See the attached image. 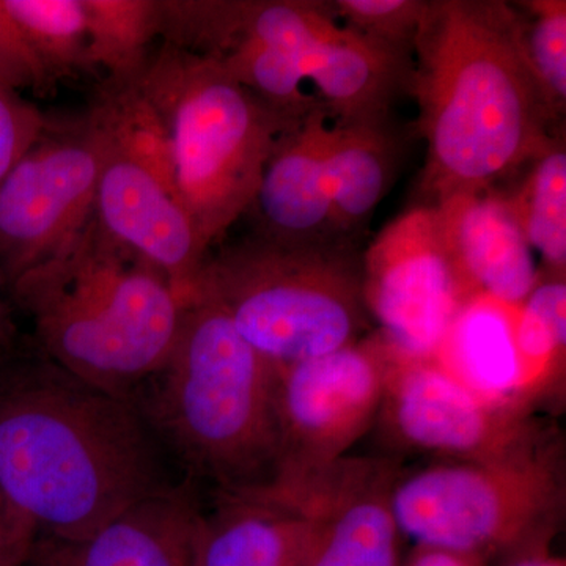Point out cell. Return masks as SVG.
<instances>
[{
	"instance_id": "17",
	"label": "cell",
	"mask_w": 566,
	"mask_h": 566,
	"mask_svg": "<svg viewBox=\"0 0 566 566\" xmlns=\"http://www.w3.org/2000/svg\"><path fill=\"white\" fill-rule=\"evenodd\" d=\"M205 505L189 480L153 494L77 545L76 566H200Z\"/></svg>"
},
{
	"instance_id": "11",
	"label": "cell",
	"mask_w": 566,
	"mask_h": 566,
	"mask_svg": "<svg viewBox=\"0 0 566 566\" xmlns=\"http://www.w3.org/2000/svg\"><path fill=\"white\" fill-rule=\"evenodd\" d=\"M378 422L394 446L439 461L502 455L545 428L534 416L490 403L434 359L395 352Z\"/></svg>"
},
{
	"instance_id": "23",
	"label": "cell",
	"mask_w": 566,
	"mask_h": 566,
	"mask_svg": "<svg viewBox=\"0 0 566 566\" xmlns=\"http://www.w3.org/2000/svg\"><path fill=\"white\" fill-rule=\"evenodd\" d=\"M84 11L87 62L106 71V80L140 76L161 39L163 0H81Z\"/></svg>"
},
{
	"instance_id": "26",
	"label": "cell",
	"mask_w": 566,
	"mask_h": 566,
	"mask_svg": "<svg viewBox=\"0 0 566 566\" xmlns=\"http://www.w3.org/2000/svg\"><path fill=\"white\" fill-rule=\"evenodd\" d=\"M520 6L527 11L521 20L528 63L558 122L566 106V2L531 0Z\"/></svg>"
},
{
	"instance_id": "28",
	"label": "cell",
	"mask_w": 566,
	"mask_h": 566,
	"mask_svg": "<svg viewBox=\"0 0 566 566\" xmlns=\"http://www.w3.org/2000/svg\"><path fill=\"white\" fill-rule=\"evenodd\" d=\"M48 123L35 104L0 87V181L39 140Z\"/></svg>"
},
{
	"instance_id": "21",
	"label": "cell",
	"mask_w": 566,
	"mask_h": 566,
	"mask_svg": "<svg viewBox=\"0 0 566 566\" xmlns=\"http://www.w3.org/2000/svg\"><path fill=\"white\" fill-rule=\"evenodd\" d=\"M520 403L534 415L536 405L560 400L566 367V282L543 275L517 307Z\"/></svg>"
},
{
	"instance_id": "6",
	"label": "cell",
	"mask_w": 566,
	"mask_h": 566,
	"mask_svg": "<svg viewBox=\"0 0 566 566\" xmlns=\"http://www.w3.org/2000/svg\"><path fill=\"white\" fill-rule=\"evenodd\" d=\"M196 292L214 301L274 367L356 344L371 323L363 259L348 241L282 243L252 233L207 256Z\"/></svg>"
},
{
	"instance_id": "25",
	"label": "cell",
	"mask_w": 566,
	"mask_h": 566,
	"mask_svg": "<svg viewBox=\"0 0 566 566\" xmlns=\"http://www.w3.org/2000/svg\"><path fill=\"white\" fill-rule=\"evenodd\" d=\"M218 59L234 81L289 120L297 122L323 106L304 92V74L282 52L259 41L233 36L216 44L208 54Z\"/></svg>"
},
{
	"instance_id": "2",
	"label": "cell",
	"mask_w": 566,
	"mask_h": 566,
	"mask_svg": "<svg viewBox=\"0 0 566 566\" xmlns=\"http://www.w3.org/2000/svg\"><path fill=\"white\" fill-rule=\"evenodd\" d=\"M412 52L409 92L427 140L420 205L493 189L556 139L549 133L557 120L528 63L515 7L434 0Z\"/></svg>"
},
{
	"instance_id": "13",
	"label": "cell",
	"mask_w": 566,
	"mask_h": 566,
	"mask_svg": "<svg viewBox=\"0 0 566 566\" xmlns=\"http://www.w3.org/2000/svg\"><path fill=\"white\" fill-rule=\"evenodd\" d=\"M93 218L104 232L150 262L189 300L210 252L191 216L158 178L107 145Z\"/></svg>"
},
{
	"instance_id": "4",
	"label": "cell",
	"mask_w": 566,
	"mask_h": 566,
	"mask_svg": "<svg viewBox=\"0 0 566 566\" xmlns=\"http://www.w3.org/2000/svg\"><path fill=\"white\" fill-rule=\"evenodd\" d=\"M7 294L31 318L40 353L74 378L126 400L166 363L189 301L95 218Z\"/></svg>"
},
{
	"instance_id": "5",
	"label": "cell",
	"mask_w": 566,
	"mask_h": 566,
	"mask_svg": "<svg viewBox=\"0 0 566 566\" xmlns=\"http://www.w3.org/2000/svg\"><path fill=\"white\" fill-rule=\"evenodd\" d=\"M137 82L167 123L177 197L210 252L251 210L275 145L300 120L271 109L218 59L164 41Z\"/></svg>"
},
{
	"instance_id": "12",
	"label": "cell",
	"mask_w": 566,
	"mask_h": 566,
	"mask_svg": "<svg viewBox=\"0 0 566 566\" xmlns=\"http://www.w3.org/2000/svg\"><path fill=\"white\" fill-rule=\"evenodd\" d=\"M401 472L390 458L348 455L263 501L304 517L303 566H398L401 532L392 494Z\"/></svg>"
},
{
	"instance_id": "9",
	"label": "cell",
	"mask_w": 566,
	"mask_h": 566,
	"mask_svg": "<svg viewBox=\"0 0 566 566\" xmlns=\"http://www.w3.org/2000/svg\"><path fill=\"white\" fill-rule=\"evenodd\" d=\"M392 360V349L375 333L314 359L273 365L282 439V476L273 493L348 457L378 420Z\"/></svg>"
},
{
	"instance_id": "29",
	"label": "cell",
	"mask_w": 566,
	"mask_h": 566,
	"mask_svg": "<svg viewBox=\"0 0 566 566\" xmlns=\"http://www.w3.org/2000/svg\"><path fill=\"white\" fill-rule=\"evenodd\" d=\"M36 539L9 515L0 497V566H21Z\"/></svg>"
},
{
	"instance_id": "30",
	"label": "cell",
	"mask_w": 566,
	"mask_h": 566,
	"mask_svg": "<svg viewBox=\"0 0 566 566\" xmlns=\"http://www.w3.org/2000/svg\"><path fill=\"white\" fill-rule=\"evenodd\" d=\"M77 545L57 539H36L22 566H76Z\"/></svg>"
},
{
	"instance_id": "32",
	"label": "cell",
	"mask_w": 566,
	"mask_h": 566,
	"mask_svg": "<svg viewBox=\"0 0 566 566\" xmlns=\"http://www.w3.org/2000/svg\"><path fill=\"white\" fill-rule=\"evenodd\" d=\"M22 344L20 329L14 322L13 305L0 296V360L11 356Z\"/></svg>"
},
{
	"instance_id": "20",
	"label": "cell",
	"mask_w": 566,
	"mask_h": 566,
	"mask_svg": "<svg viewBox=\"0 0 566 566\" xmlns=\"http://www.w3.org/2000/svg\"><path fill=\"white\" fill-rule=\"evenodd\" d=\"M212 497L200 566H303L307 523L300 513L263 499Z\"/></svg>"
},
{
	"instance_id": "33",
	"label": "cell",
	"mask_w": 566,
	"mask_h": 566,
	"mask_svg": "<svg viewBox=\"0 0 566 566\" xmlns=\"http://www.w3.org/2000/svg\"><path fill=\"white\" fill-rule=\"evenodd\" d=\"M504 566H566V562L564 557L554 556L551 551H545L506 562Z\"/></svg>"
},
{
	"instance_id": "19",
	"label": "cell",
	"mask_w": 566,
	"mask_h": 566,
	"mask_svg": "<svg viewBox=\"0 0 566 566\" xmlns=\"http://www.w3.org/2000/svg\"><path fill=\"white\" fill-rule=\"evenodd\" d=\"M400 145L390 117L334 122L327 128V182L340 240L359 232L385 199L397 172Z\"/></svg>"
},
{
	"instance_id": "14",
	"label": "cell",
	"mask_w": 566,
	"mask_h": 566,
	"mask_svg": "<svg viewBox=\"0 0 566 566\" xmlns=\"http://www.w3.org/2000/svg\"><path fill=\"white\" fill-rule=\"evenodd\" d=\"M450 263L469 296L520 305L542 279L509 196L453 193L431 207Z\"/></svg>"
},
{
	"instance_id": "10",
	"label": "cell",
	"mask_w": 566,
	"mask_h": 566,
	"mask_svg": "<svg viewBox=\"0 0 566 566\" xmlns=\"http://www.w3.org/2000/svg\"><path fill=\"white\" fill-rule=\"evenodd\" d=\"M363 293L376 334L409 359H433L465 301L434 210L417 205L394 219L363 256Z\"/></svg>"
},
{
	"instance_id": "7",
	"label": "cell",
	"mask_w": 566,
	"mask_h": 566,
	"mask_svg": "<svg viewBox=\"0 0 566 566\" xmlns=\"http://www.w3.org/2000/svg\"><path fill=\"white\" fill-rule=\"evenodd\" d=\"M560 436L543 428L524 444L479 461H438L405 474L392 505L417 546L510 560L549 551L565 515Z\"/></svg>"
},
{
	"instance_id": "3",
	"label": "cell",
	"mask_w": 566,
	"mask_h": 566,
	"mask_svg": "<svg viewBox=\"0 0 566 566\" xmlns=\"http://www.w3.org/2000/svg\"><path fill=\"white\" fill-rule=\"evenodd\" d=\"M129 400L193 485L263 499L281 482L274 367L205 294L189 297L172 352Z\"/></svg>"
},
{
	"instance_id": "22",
	"label": "cell",
	"mask_w": 566,
	"mask_h": 566,
	"mask_svg": "<svg viewBox=\"0 0 566 566\" xmlns=\"http://www.w3.org/2000/svg\"><path fill=\"white\" fill-rule=\"evenodd\" d=\"M87 115L112 150L139 164L177 196L172 137L137 80H104Z\"/></svg>"
},
{
	"instance_id": "15",
	"label": "cell",
	"mask_w": 566,
	"mask_h": 566,
	"mask_svg": "<svg viewBox=\"0 0 566 566\" xmlns=\"http://www.w3.org/2000/svg\"><path fill=\"white\" fill-rule=\"evenodd\" d=\"M324 106L282 134L264 167L251 210L255 233L282 243H340L335 232L333 203L326 172Z\"/></svg>"
},
{
	"instance_id": "24",
	"label": "cell",
	"mask_w": 566,
	"mask_h": 566,
	"mask_svg": "<svg viewBox=\"0 0 566 566\" xmlns=\"http://www.w3.org/2000/svg\"><path fill=\"white\" fill-rule=\"evenodd\" d=\"M532 251L538 253L549 277L565 279L566 271V151L554 139L531 163V170L515 196H509Z\"/></svg>"
},
{
	"instance_id": "1",
	"label": "cell",
	"mask_w": 566,
	"mask_h": 566,
	"mask_svg": "<svg viewBox=\"0 0 566 566\" xmlns=\"http://www.w3.org/2000/svg\"><path fill=\"white\" fill-rule=\"evenodd\" d=\"M185 480L132 400L74 378L32 340L0 360V497L33 538L81 545Z\"/></svg>"
},
{
	"instance_id": "8",
	"label": "cell",
	"mask_w": 566,
	"mask_h": 566,
	"mask_svg": "<svg viewBox=\"0 0 566 566\" xmlns=\"http://www.w3.org/2000/svg\"><path fill=\"white\" fill-rule=\"evenodd\" d=\"M107 142L87 114L48 123L0 181V290L46 263L92 221Z\"/></svg>"
},
{
	"instance_id": "16",
	"label": "cell",
	"mask_w": 566,
	"mask_h": 566,
	"mask_svg": "<svg viewBox=\"0 0 566 566\" xmlns=\"http://www.w3.org/2000/svg\"><path fill=\"white\" fill-rule=\"evenodd\" d=\"M85 70L81 0H0V87L46 96Z\"/></svg>"
},
{
	"instance_id": "31",
	"label": "cell",
	"mask_w": 566,
	"mask_h": 566,
	"mask_svg": "<svg viewBox=\"0 0 566 566\" xmlns=\"http://www.w3.org/2000/svg\"><path fill=\"white\" fill-rule=\"evenodd\" d=\"M406 566H485L475 558L452 553V551L438 549V547L419 546L415 556Z\"/></svg>"
},
{
	"instance_id": "27",
	"label": "cell",
	"mask_w": 566,
	"mask_h": 566,
	"mask_svg": "<svg viewBox=\"0 0 566 566\" xmlns=\"http://www.w3.org/2000/svg\"><path fill=\"white\" fill-rule=\"evenodd\" d=\"M427 0H335L331 2L335 18L346 29L409 52L428 10Z\"/></svg>"
},
{
	"instance_id": "18",
	"label": "cell",
	"mask_w": 566,
	"mask_h": 566,
	"mask_svg": "<svg viewBox=\"0 0 566 566\" xmlns=\"http://www.w3.org/2000/svg\"><path fill=\"white\" fill-rule=\"evenodd\" d=\"M517 307L475 294L458 312L433 359L490 403L534 416L520 403Z\"/></svg>"
}]
</instances>
